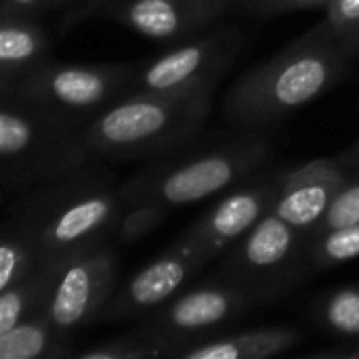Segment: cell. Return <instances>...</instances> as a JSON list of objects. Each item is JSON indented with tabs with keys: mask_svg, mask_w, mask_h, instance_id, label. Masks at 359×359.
Wrapping results in <instances>:
<instances>
[{
	"mask_svg": "<svg viewBox=\"0 0 359 359\" xmlns=\"http://www.w3.org/2000/svg\"><path fill=\"white\" fill-rule=\"evenodd\" d=\"M109 0H69L67 8L63 11L61 23H59V32H67L78 23H84L88 19H93V15L107 4Z\"/></svg>",
	"mask_w": 359,
	"mask_h": 359,
	"instance_id": "cell-28",
	"label": "cell"
},
{
	"mask_svg": "<svg viewBox=\"0 0 359 359\" xmlns=\"http://www.w3.org/2000/svg\"><path fill=\"white\" fill-rule=\"evenodd\" d=\"M55 36L44 17L0 13V93L13 90L53 59Z\"/></svg>",
	"mask_w": 359,
	"mask_h": 359,
	"instance_id": "cell-15",
	"label": "cell"
},
{
	"mask_svg": "<svg viewBox=\"0 0 359 359\" xmlns=\"http://www.w3.org/2000/svg\"><path fill=\"white\" fill-rule=\"evenodd\" d=\"M309 322L324 334L341 341H359V282L318 294L307 311Z\"/></svg>",
	"mask_w": 359,
	"mask_h": 359,
	"instance_id": "cell-18",
	"label": "cell"
},
{
	"mask_svg": "<svg viewBox=\"0 0 359 359\" xmlns=\"http://www.w3.org/2000/svg\"><path fill=\"white\" fill-rule=\"evenodd\" d=\"M349 172L337 158H313L294 168H286L273 212L303 233H311L326 217Z\"/></svg>",
	"mask_w": 359,
	"mask_h": 359,
	"instance_id": "cell-14",
	"label": "cell"
},
{
	"mask_svg": "<svg viewBox=\"0 0 359 359\" xmlns=\"http://www.w3.org/2000/svg\"><path fill=\"white\" fill-rule=\"evenodd\" d=\"M242 0H109L93 19H109L158 44H175L240 15Z\"/></svg>",
	"mask_w": 359,
	"mask_h": 359,
	"instance_id": "cell-12",
	"label": "cell"
},
{
	"mask_svg": "<svg viewBox=\"0 0 359 359\" xmlns=\"http://www.w3.org/2000/svg\"><path fill=\"white\" fill-rule=\"evenodd\" d=\"M334 158H337V162H339L349 175L359 172V139L358 141H353L349 147H345L343 151H339Z\"/></svg>",
	"mask_w": 359,
	"mask_h": 359,
	"instance_id": "cell-30",
	"label": "cell"
},
{
	"mask_svg": "<svg viewBox=\"0 0 359 359\" xmlns=\"http://www.w3.org/2000/svg\"><path fill=\"white\" fill-rule=\"evenodd\" d=\"M90 158L82 130L15 93H0V183L6 198L59 179Z\"/></svg>",
	"mask_w": 359,
	"mask_h": 359,
	"instance_id": "cell-5",
	"label": "cell"
},
{
	"mask_svg": "<svg viewBox=\"0 0 359 359\" xmlns=\"http://www.w3.org/2000/svg\"><path fill=\"white\" fill-rule=\"evenodd\" d=\"M246 44L233 23H219L198 36L168 44L156 57L137 61L130 93H189L217 88Z\"/></svg>",
	"mask_w": 359,
	"mask_h": 359,
	"instance_id": "cell-8",
	"label": "cell"
},
{
	"mask_svg": "<svg viewBox=\"0 0 359 359\" xmlns=\"http://www.w3.org/2000/svg\"><path fill=\"white\" fill-rule=\"evenodd\" d=\"M69 334L61 332L44 313L27 318L0 332V359L74 358Z\"/></svg>",
	"mask_w": 359,
	"mask_h": 359,
	"instance_id": "cell-17",
	"label": "cell"
},
{
	"mask_svg": "<svg viewBox=\"0 0 359 359\" xmlns=\"http://www.w3.org/2000/svg\"><path fill=\"white\" fill-rule=\"evenodd\" d=\"M311 358H343V359H359V341L355 343H341L337 347L324 349V351H316L309 353Z\"/></svg>",
	"mask_w": 359,
	"mask_h": 359,
	"instance_id": "cell-29",
	"label": "cell"
},
{
	"mask_svg": "<svg viewBox=\"0 0 359 359\" xmlns=\"http://www.w3.org/2000/svg\"><path fill=\"white\" fill-rule=\"evenodd\" d=\"M359 259V223L341 225L309 236L311 276Z\"/></svg>",
	"mask_w": 359,
	"mask_h": 359,
	"instance_id": "cell-21",
	"label": "cell"
},
{
	"mask_svg": "<svg viewBox=\"0 0 359 359\" xmlns=\"http://www.w3.org/2000/svg\"><path fill=\"white\" fill-rule=\"evenodd\" d=\"M76 359H151L160 358L158 349L147 343L135 328L126 334L99 341L74 353Z\"/></svg>",
	"mask_w": 359,
	"mask_h": 359,
	"instance_id": "cell-23",
	"label": "cell"
},
{
	"mask_svg": "<svg viewBox=\"0 0 359 359\" xmlns=\"http://www.w3.org/2000/svg\"><path fill=\"white\" fill-rule=\"evenodd\" d=\"M326 21L341 38L353 59L359 57V0H332L328 4Z\"/></svg>",
	"mask_w": 359,
	"mask_h": 359,
	"instance_id": "cell-25",
	"label": "cell"
},
{
	"mask_svg": "<svg viewBox=\"0 0 359 359\" xmlns=\"http://www.w3.org/2000/svg\"><path fill=\"white\" fill-rule=\"evenodd\" d=\"M219 278L240 288L255 307L292 292L309 269V236L273 210L221 255Z\"/></svg>",
	"mask_w": 359,
	"mask_h": 359,
	"instance_id": "cell-6",
	"label": "cell"
},
{
	"mask_svg": "<svg viewBox=\"0 0 359 359\" xmlns=\"http://www.w3.org/2000/svg\"><path fill=\"white\" fill-rule=\"evenodd\" d=\"M276 147L269 133L212 130L198 133L183 145L147 160L122 185L126 202H156L168 210L221 196L244 177L271 164Z\"/></svg>",
	"mask_w": 359,
	"mask_h": 359,
	"instance_id": "cell-3",
	"label": "cell"
},
{
	"mask_svg": "<svg viewBox=\"0 0 359 359\" xmlns=\"http://www.w3.org/2000/svg\"><path fill=\"white\" fill-rule=\"evenodd\" d=\"M305 334L294 326H263L236 332H215L181 347L175 359H267L292 351Z\"/></svg>",
	"mask_w": 359,
	"mask_h": 359,
	"instance_id": "cell-16",
	"label": "cell"
},
{
	"mask_svg": "<svg viewBox=\"0 0 359 359\" xmlns=\"http://www.w3.org/2000/svg\"><path fill=\"white\" fill-rule=\"evenodd\" d=\"M137 61L59 63L50 59L13 90L55 120L82 130L118 99L130 95Z\"/></svg>",
	"mask_w": 359,
	"mask_h": 359,
	"instance_id": "cell-7",
	"label": "cell"
},
{
	"mask_svg": "<svg viewBox=\"0 0 359 359\" xmlns=\"http://www.w3.org/2000/svg\"><path fill=\"white\" fill-rule=\"evenodd\" d=\"M59 265H40L17 284L0 290V332L46 311Z\"/></svg>",
	"mask_w": 359,
	"mask_h": 359,
	"instance_id": "cell-19",
	"label": "cell"
},
{
	"mask_svg": "<svg viewBox=\"0 0 359 359\" xmlns=\"http://www.w3.org/2000/svg\"><path fill=\"white\" fill-rule=\"evenodd\" d=\"M217 88L130 93L82 128L90 156L105 162H147L204 130Z\"/></svg>",
	"mask_w": 359,
	"mask_h": 359,
	"instance_id": "cell-4",
	"label": "cell"
},
{
	"mask_svg": "<svg viewBox=\"0 0 359 359\" xmlns=\"http://www.w3.org/2000/svg\"><path fill=\"white\" fill-rule=\"evenodd\" d=\"M284 175L286 168H278L273 164L255 170L223 191L219 200L204 210L181 236L196 244V248L210 263L273 210Z\"/></svg>",
	"mask_w": 359,
	"mask_h": 359,
	"instance_id": "cell-10",
	"label": "cell"
},
{
	"mask_svg": "<svg viewBox=\"0 0 359 359\" xmlns=\"http://www.w3.org/2000/svg\"><path fill=\"white\" fill-rule=\"evenodd\" d=\"M42 263L38 246L23 223L4 210L0 231V290L17 284Z\"/></svg>",
	"mask_w": 359,
	"mask_h": 359,
	"instance_id": "cell-20",
	"label": "cell"
},
{
	"mask_svg": "<svg viewBox=\"0 0 359 359\" xmlns=\"http://www.w3.org/2000/svg\"><path fill=\"white\" fill-rule=\"evenodd\" d=\"M349 223H359V172L349 175L347 183L341 187L334 202L330 204L326 217L320 221V225L311 233H320V231L334 229V227L349 225Z\"/></svg>",
	"mask_w": 359,
	"mask_h": 359,
	"instance_id": "cell-24",
	"label": "cell"
},
{
	"mask_svg": "<svg viewBox=\"0 0 359 359\" xmlns=\"http://www.w3.org/2000/svg\"><path fill=\"white\" fill-rule=\"evenodd\" d=\"M120 282V259L111 244L80 252L59 265L44 316L65 334L99 322Z\"/></svg>",
	"mask_w": 359,
	"mask_h": 359,
	"instance_id": "cell-11",
	"label": "cell"
},
{
	"mask_svg": "<svg viewBox=\"0 0 359 359\" xmlns=\"http://www.w3.org/2000/svg\"><path fill=\"white\" fill-rule=\"evenodd\" d=\"M351 61V53L324 19L227 88L225 120L233 128L269 133L330 93L347 76Z\"/></svg>",
	"mask_w": 359,
	"mask_h": 359,
	"instance_id": "cell-1",
	"label": "cell"
},
{
	"mask_svg": "<svg viewBox=\"0 0 359 359\" xmlns=\"http://www.w3.org/2000/svg\"><path fill=\"white\" fill-rule=\"evenodd\" d=\"M204 255L185 236L154 257L130 280L118 284L99 322L143 320L175 299L185 284L206 265Z\"/></svg>",
	"mask_w": 359,
	"mask_h": 359,
	"instance_id": "cell-13",
	"label": "cell"
},
{
	"mask_svg": "<svg viewBox=\"0 0 359 359\" xmlns=\"http://www.w3.org/2000/svg\"><path fill=\"white\" fill-rule=\"evenodd\" d=\"M120 185L105 160L90 158L63 177L13 198L6 212L29 231L44 265H63L114 240L126 206Z\"/></svg>",
	"mask_w": 359,
	"mask_h": 359,
	"instance_id": "cell-2",
	"label": "cell"
},
{
	"mask_svg": "<svg viewBox=\"0 0 359 359\" xmlns=\"http://www.w3.org/2000/svg\"><path fill=\"white\" fill-rule=\"evenodd\" d=\"M250 309L255 303L240 288L212 280L181 290L164 307L143 318L135 330L158 349L160 358H175L181 347L225 330Z\"/></svg>",
	"mask_w": 359,
	"mask_h": 359,
	"instance_id": "cell-9",
	"label": "cell"
},
{
	"mask_svg": "<svg viewBox=\"0 0 359 359\" xmlns=\"http://www.w3.org/2000/svg\"><path fill=\"white\" fill-rule=\"evenodd\" d=\"M332 0H242L240 15L276 17L299 11H326Z\"/></svg>",
	"mask_w": 359,
	"mask_h": 359,
	"instance_id": "cell-26",
	"label": "cell"
},
{
	"mask_svg": "<svg viewBox=\"0 0 359 359\" xmlns=\"http://www.w3.org/2000/svg\"><path fill=\"white\" fill-rule=\"evenodd\" d=\"M168 212L170 210L166 206L156 204V202H145V200L126 202L122 217L118 221V227H116L114 242L120 246L141 242L164 223Z\"/></svg>",
	"mask_w": 359,
	"mask_h": 359,
	"instance_id": "cell-22",
	"label": "cell"
},
{
	"mask_svg": "<svg viewBox=\"0 0 359 359\" xmlns=\"http://www.w3.org/2000/svg\"><path fill=\"white\" fill-rule=\"evenodd\" d=\"M69 0H2L0 13L11 15H29V17H44L53 11H65Z\"/></svg>",
	"mask_w": 359,
	"mask_h": 359,
	"instance_id": "cell-27",
	"label": "cell"
}]
</instances>
